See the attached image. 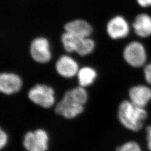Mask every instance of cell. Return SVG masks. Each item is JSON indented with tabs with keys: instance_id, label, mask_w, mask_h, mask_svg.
Wrapping results in <instances>:
<instances>
[{
	"instance_id": "cell-1",
	"label": "cell",
	"mask_w": 151,
	"mask_h": 151,
	"mask_svg": "<svg viewBox=\"0 0 151 151\" xmlns=\"http://www.w3.org/2000/svg\"><path fill=\"white\" fill-rule=\"evenodd\" d=\"M147 112L130 101L124 100L119 105L118 117L120 123L126 129L133 132L140 130L147 118Z\"/></svg>"
},
{
	"instance_id": "cell-2",
	"label": "cell",
	"mask_w": 151,
	"mask_h": 151,
	"mask_svg": "<svg viewBox=\"0 0 151 151\" xmlns=\"http://www.w3.org/2000/svg\"><path fill=\"white\" fill-rule=\"evenodd\" d=\"M84 105L73 97L70 91L65 92L63 98L57 103L54 108L55 113L67 119L75 118L84 111Z\"/></svg>"
},
{
	"instance_id": "cell-3",
	"label": "cell",
	"mask_w": 151,
	"mask_h": 151,
	"mask_svg": "<svg viewBox=\"0 0 151 151\" xmlns=\"http://www.w3.org/2000/svg\"><path fill=\"white\" fill-rule=\"evenodd\" d=\"M27 97L34 104L44 109L52 107L55 103L54 90L44 84H37L28 91Z\"/></svg>"
},
{
	"instance_id": "cell-4",
	"label": "cell",
	"mask_w": 151,
	"mask_h": 151,
	"mask_svg": "<svg viewBox=\"0 0 151 151\" xmlns=\"http://www.w3.org/2000/svg\"><path fill=\"white\" fill-rule=\"evenodd\" d=\"M49 140L47 132L40 128L27 132L24 136L22 145L27 151H47Z\"/></svg>"
},
{
	"instance_id": "cell-5",
	"label": "cell",
	"mask_w": 151,
	"mask_h": 151,
	"mask_svg": "<svg viewBox=\"0 0 151 151\" xmlns=\"http://www.w3.org/2000/svg\"><path fill=\"white\" fill-rule=\"evenodd\" d=\"M29 52L32 60L39 63H47L52 58L50 44L44 37L34 39L30 45Z\"/></svg>"
},
{
	"instance_id": "cell-6",
	"label": "cell",
	"mask_w": 151,
	"mask_h": 151,
	"mask_svg": "<svg viewBox=\"0 0 151 151\" xmlns=\"http://www.w3.org/2000/svg\"><path fill=\"white\" fill-rule=\"evenodd\" d=\"M124 60L133 67H140L147 60L146 49L142 44L134 41L128 44L123 51Z\"/></svg>"
},
{
	"instance_id": "cell-7",
	"label": "cell",
	"mask_w": 151,
	"mask_h": 151,
	"mask_svg": "<svg viewBox=\"0 0 151 151\" xmlns=\"http://www.w3.org/2000/svg\"><path fill=\"white\" fill-rule=\"evenodd\" d=\"M22 87V78L16 73L2 72L0 75V91L11 95L20 91Z\"/></svg>"
},
{
	"instance_id": "cell-8",
	"label": "cell",
	"mask_w": 151,
	"mask_h": 151,
	"mask_svg": "<svg viewBox=\"0 0 151 151\" xmlns=\"http://www.w3.org/2000/svg\"><path fill=\"white\" fill-rule=\"evenodd\" d=\"M129 25L123 16L117 15L111 18L106 25L108 35L116 40L127 37L129 33Z\"/></svg>"
},
{
	"instance_id": "cell-9",
	"label": "cell",
	"mask_w": 151,
	"mask_h": 151,
	"mask_svg": "<svg viewBox=\"0 0 151 151\" xmlns=\"http://www.w3.org/2000/svg\"><path fill=\"white\" fill-rule=\"evenodd\" d=\"M55 70L62 77L70 78L77 75L79 70L77 62L70 56L63 55L55 63Z\"/></svg>"
},
{
	"instance_id": "cell-10",
	"label": "cell",
	"mask_w": 151,
	"mask_h": 151,
	"mask_svg": "<svg viewBox=\"0 0 151 151\" xmlns=\"http://www.w3.org/2000/svg\"><path fill=\"white\" fill-rule=\"evenodd\" d=\"M65 32H70L79 38L90 37L93 32L91 24L83 19H75L67 22L64 26Z\"/></svg>"
},
{
	"instance_id": "cell-11",
	"label": "cell",
	"mask_w": 151,
	"mask_h": 151,
	"mask_svg": "<svg viewBox=\"0 0 151 151\" xmlns=\"http://www.w3.org/2000/svg\"><path fill=\"white\" fill-rule=\"evenodd\" d=\"M129 95L132 103L144 108L151 100V89L144 85L135 86L130 89Z\"/></svg>"
},
{
	"instance_id": "cell-12",
	"label": "cell",
	"mask_w": 151,
	"mask_h": 151,
	"mask_svg": "<svg viewBox=\"0 0 151 151\" xmlns=\"http://www.w3.org/2000/svg\"><path fill=\"white\" fill-rule=\"evenodd\" d=\"M135 34L142 38H146L151 35V17L146 14H139L135 17L133 24Z\"/></svg>"
},
{
	"instance_id": "cell-13",
	"label": "cell",
	"mask_w": 151,
	"mask_h": 151,
	"mask_svg": "<svg viewBox=\"0 0 151 151\" xmlns=\"http://www.w3.org/2000/svg\"><path fill=\"white\" fill-rule=\"evenodd\" d=\"M77 76L79 86L85 88L91 85L94 82L97 78V74L95 69L86 66L79 69Z\"/></svg>"
},
{
	"instance_id": "cell-14",
	"label": "cell",
	"mask_w": 151,
	"mask_h": 151,
	"mask_svg": "<svg viewBox=\"0 0 151 151\" xmlns=\"http://www.w3.org/2000/svg\"><path fill=\"white\" fill-rule=\"evenodd\" d=\"M81 38L65 32L61 36V42L65 50L68 53L76 52Z\"/></svg>"
},
{
	"instance_id": "cell-15",
	"label": "cell",
	"mask_w": 151,
	"mask_h": 151,
	"mask_svg": "<svg viewBox=\"0 0 151 151\" xmlns=\"http://www.w3.org/2000/svg\"><path fill=\"white\" fill-rule=\"evenodd\" d=\"M95 47V42L90 37L81 38L76 53L81 56H86L91 54Z\"/></svg>"
},
{
	"instance_id": "cell-16",
	"label": "cell",
	"mask_w": 151,
	"mask_h": 151,
	"mask_svg": "<svg viewBox=\"0 0 151 151\" xmlns=\"http://www.w3.org/2000/svg\"><path fill=\"white\" fill-rule=\"evenodd\" d=\"M73 97L78 102L85 105L88 100V93L85 87L79 86L70 90Z\"/></svg>"
},
{
	"instance_id": "cell-17",
	"label": "cell",
	"mask_w": 151,
	"mask_h": 151,
	"mask_svg": "<svg viewBox=\"0 0 151 151\" xmlns=\"http://www.w3.org/2000/svg\"><path fill=\"white\" fill-rule=\"evenodd\" d=\"M115 151H142L140 145L134 141H128L119 146Z\"/></svg>"
},
{
	"instance_id": "cell-18",
	"label": "cell",
	"mask_w": 151,
	"mask_h": 151,
	"mask_svg": "<svg viewBox=\"0 0 151 151\" xmlns=\"http://www.w3.org/2000/svg\"><path fill=\"white\" fill-rule=\"evenodd\" d=\"M8 135L2 129L0 130V148L2 150L7 144L8 142Z\"/></svg>"
},
{
	"instance_id": "cell-19",
	"label": "cell",
	"mask_w": 151,
	"mask_h": 151,
	"mask_svg": "<svg viewBox=\"0 0 151 151\" xmlns=\"http://www.w3.org/2000/svg\"><path fill=\"white\" fill-rule=\"evenodd\" d=\"M144 73L146 81L149 84L151 85V62L145 67Z\"/></svg>"
},
{
	"instance_id": "cell-20",
	"label": "cell",
	"mask_w": 151,
	"mask_h": 151,
	"mask_svg": "<svg viewBox=\"0 0 151 151\" xmlns=\"http://www.w3.org/2000/svg\"><path fill=\"white\" fill-rule=\"evenodd\" d=\"M146 140L147 142V148L151 151V125L148 126L146 128Z\"/></svg>"
},
{
	"instance_id": "cell-21",
	"label": "cell",
	"mask_w": 151,
	"mask_h": 151,
	"mask_svg": "<svg viewBox=\"0 0 151 151\" xmlns=\"http://www.w3.org/2000/svg\"><path fill=\"white\" fill-rule=\"evenodd\" d=\"M138 4L142 7L151 6V0H137Z\"/></svg>"
}]
</instances>
